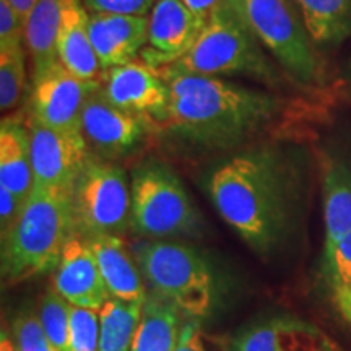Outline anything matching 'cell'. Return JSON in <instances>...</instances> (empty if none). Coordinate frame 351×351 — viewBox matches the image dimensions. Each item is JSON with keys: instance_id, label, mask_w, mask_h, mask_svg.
Instances as JSON below:
<instances>
[{"instance_id": "cell-31", "label": "cell", "mask_w": 351, "mask_h": 351, "mask_svg": "<svg viewBox=\"0 0 351 351\" xmlns=\"http://www.w3.org/2000/svg\"><path fill=\"white\" fill-rule=\"evenodd\" d=\"M23 205V202L16 199L13 192L8 191L7 187L0 186V232H2V236H5L12 230V226L15 225Z\"/></svg>"}, {"instance_id": "cell-7", "label": "cell", "mask_w": 351, "mask_h": 351, "mask_svg": "<svg viewBox=\"0 0 351 351\" xmlns=\"http://www.w3.org/2000/svg\"><path fill=\"white\" fill-rule=\"evenodd\" d=\"M143 278L153 291L181 314L204 319L215 304V280L195 249L173 241H148L137 249Z\"/></svg>"}, {"instance_id": "cell-3", "label": "cell", "mask_w": 351, "mask_h": 351, "mask_svg": "<svg viewBox=\"0 0 351 351\" xmlns=\"http://www.w3.org/2000/svg\"><path fill=\"white\" fill-rule=\"evenodd\" d=\"M163 69L189 75H244L280 93L296 88L226 0L210 15L194 47Z\"/></svg>"}, {"instance_id": "cell-21", "label": "cell", "mask_w": 351, "mask_h": 351, "mask_svg": "<svg viewBox=\"0 0 351 351\" xmlns=\"http://www.w3.org/2000/svg\"><path fill=\"white\" fill-rule=\"evenodd\" d=\"M295 3L320 52L337 49L351 38V0H295Z\"/></svg>"}, {"instance_id": "cell-37", "label": "cell", "mask_w": 351, "mask_h": 351, "mask_svg": "<svg viewBox=\"0 0 351 351\" xmlns=\"http://www.w3.org/2000/svg\"><path fill=\"white\" fill-rule=\"evenodd\" d=\"M345 78H346V83H348V86H350V90H351V57H350V60H348V65H346Z\"/></svg>"}, {"instance_id": "cell-18", "label": "cell", "mask_w": 351, "mask_h": 351, "mask_svg": "<svg viewBox=\"0 0 351 351\" xmlns=\"http://www.w3.org/2000/svg\"><path fill=\"white\" fill-rule=\"evenodd\" d=\"M326 244L351 232V155L326 152L320 161Z\"/></svg>"}, {"instance_id": "cell-12", "label": "cell", "mask_w": 351, "mask_h": 351, "mask_svg": "<svg viewBox=\"0 0 351 351\" xmlns=\"http://www.w3.org/2000/svg\"><path fill=\"white\" fill-rule=\"evenodd\" d=\"M99 88L114 106L152 119L160 129L168 121L171 91L161 72L143 60L104 70Z\"/></svg>"}, {"instance_id": "cell-24", "label": "cell", "mask_w": 351, "mask_h": 351, "mask_svg": "<svg viewBox=\"0 0 351 351\" xmlns=\"http://www.w3.org/2000/svg\"><path fill=\"white\" fill-rule=\"evenodd\" d=\"M143 302L109 298L99 307V351H130Z\"/></svg>"}, {"instance_id": "cell-38", "label": "cell", "mask_w": 351, "mask_h": 351, "mask_svg": "<svg viewBox=\"0 0 351 351\" xmlns=\"http://www.w3.org/2000/svg\"><path fill=\"white\" fill-rule=\"evenodd\" d=\"M54 351H56V350H54Z\"/></svg>"}, {"instance_id": "cell-8", "label": "cell", "mask_w": 351, "mask_h": 351, "mask_svg": "<svg viewBox=\"0 0 351 351\" xmlns=\"http://www.w3.org/2000/svg\"><path fill=\"white\" fill-rule=\"evenodd\" d=\"M77 234L119 236L130 228L132 187L121 165L88 158L70 192Z\"/></svg>"}, {"instance_id": "cell-27", "label": "cell", "mask_w": 351, "mask_h": 351, "mask_svg": "<svg viewBox=\"0 0 351 351\" xmlns=\"http://www.w3.org/2000/svg\"><path fill=\"white\" fill-rule=\"evenodd\" d=\"M322 271L330 288H351V232L332 244H324Z\"/></svg>"}, {"instance_id": "cell-25", "label": "cell", "mask_w": 351, "mask_h": 351, "mask_svg": "<svg viewBox=\"0 0 351 351\" xmlns=\"http://www.w3.org/2000/svg\"><path fill=\"white\" fill-rule=\"evenodd\" d=\"M28 51L25 44L0 49V109L7 114L15 109L23 98L28 73H26Z\"/></svg>"}, {"instance_id": "cell-17", "label": "cell", "mask_w": 351, "mask_h": 351, "mask_svg": "<svg viewBox=\"0 0 351 351\" xmlns=\"http://www.w3.org/2000/svg\"><path fill=\"white\" fill-rule=\"evenodd\" d=\"M90 12L83 0H64L62 19L57 34V59L83 80H99V60L90 38Z\"/></svg>"}, {"instance_id": "cell-30", "label": "cell", "mask_w": 351, "mask_h": 351, "mask_svg": "<svg viewBox=\"0 0 351 351\" xmlns=\"http://www.w3.org/2000/svg\"><path fill=\"white\" fill-rule=\"evenodd\" d=\"M26 26L8 0H0V49L25 44Z\"/></svg>"}, {"instance_id": "cell-36", "label": "cell", "mask_w": 351, "mask_h": 351, "mask_svg": "<svg viewBox=\"0 0 351 351\" xmlns=\"http://www.w3.org/2000/svg\"><path fill=\"white\" fill-rule=\"evenodd\" d=\"M0 351H20L13 337L5 332V328L2 330V339H0Z\"/></svg>"}, {"instance_id": "cell-6", "label": "cell", "mask_w": 351, "mask_h": 351, "mask_svg": "<svg viewBox=\"0 0 351 351\" xmlns=\"http://www.w3.org/2000/svg\"><path fill=\"white\" fill-rule=\"evenodd\" d=\"M130 187V230L135 234L153 241L199 234V210L168 163L143 160L132 171Z\"/></svg>"}, {"instance_id": "cell-14", "label": "cell", "mask_w": 351, "mask_h": 351, "mask_svg": "<svg viewBox=\"0 0 351 351\" xmlns=\"http://www.w3.org/2000/svg\"><path fill=\"white\" fill-rule=\"evenodd\" d=\"M228 351H340L314 324L293 315H274L244 327Z\"/></svg>"}, {"instance_id": "cell-15", "label": "cell", "mask_w": 351, "mask_h": 351, "mask_svg": "<svg viewBox=\"0 0 351 351\" xmlns=\"http://www.w3.org/2000/svg\"><path fill=\"white\" fill-rule=\"evenodd\" d=\"M54 270V289L70 304L99 311L111 298L85 236H70Z\"/></svg>"}, {"instance_id": "cell-20", "label": "cell", "mask_w": 351, "mask_h": 351, "mask_svg": "<svg viewBox=\"0 0 351 351\" xmlns=\"http://www.w3.org/2000/svg\"><path fill=\"white\" fill-rule=\"evenodd\" d=\"M0 186L25 204L34 189L29 132L20 119L3 117L0 124Z\"/></svg>"}, {"instance_id": "cell-5", "label": "cell", "mask_w": 351, "mask_h": 351, "mask_svg": "<svg viewBox=\"0 0 351 351\" xmlns=\"http://www.w3.org/2000/svg\"><path fill=\"white\" fill-rule=\"evenodd\" d=\"M301 91H320L327 83L326 62L295 0H226Z\"/></svg>"}, {"instance_id": "cell-2", "label": "cell", "mask_w": 351, "mask_h": 351, "mask_svg": "<svg viewBox=\"0 0 351 351\" xmlns=\"http://www.w3.org/2000/svg\"><path fill=\"white\" fill-rule=\"evenodd\" d=\"M158 70L171 91L168 121L158 134L192 150H239L282 129L296 114H304L306 101L280 91L257 90L219 77Z\"/></svg>"}, {"instance_id": "cell-32", "label": "cell", "mask_w": 351, "mask_h": 351, "mask_svg": "<svg viewBox=\"0 0 351 351\" xmlns=\"http://www.w3.org/2000/svg\"><path fill=\"white\" fill-rule=\"evenodd\" d=\"M174 351H208L207 346H205L200 328L195 322L182 324Z\"/></svg>"}, {"instance_id": "cell-11", "label": "cell", "mask_w": 351, "mask_h": 351, "mask_svg": "<svg viewBox=\"0 0 351 351\" xmlns=\"http://www.w3.org/2000/svg\"><path fill=\"white\" fill-rule=\"evenodd\" d=\"M99 80H83L57 60L32 80L28 114L57 130L82 134V114Z\"/></svg>"}, {"instance_id": "cell-33", "label": "cell", "mask_w": 351, "mask_h": 351, "mask_svg": "<svg viewBox=\"0 0 351 351\" xmlns=\"http://www.w3.org/2000/svg\"><path fill=\"white\" fill-rule=\"evenodd\" d=\"M332 302L340 317L351 327V288H332Z\"/></svg>"}, {"instance_id": "cell-16", "label": "cell", "mask_w": 351, "mask_h": 351, "mask_svg": "<svg viewBox=\"0 0 351 351\" xmlns=\"http://www.w3.org/2000/svg\"><path fill=\"white\" fill-rule=\"evenodd\" d=\"M88 29L103 72L137 60L148 44V16L90 12Z\"/></svg>"}, {"instance_id": "cell-1", "label": "cell", "mask_w": 351, "mask_h": 351, "mask_svg": "<svg viewBox=\"0 0 351 351\" xmlns=\"http://www.w3.org/2000/svg\"><path fill=\"white\" fill-rule=\"evenodd\" d=\"M213 208L254 252L270 257L304 215L309 160L289 138H263L226 153L204 176Z\"/></svg>"}, {"instance_id": "cell-4", "label": "cell", "mask_w": 351, "mask_h": 351, "mask_svg": "<svg viewBox=\"0 0 351 351\" xmlns=\"http://www.w3.org/2000/svg\"><path fill=\"white\" fill-rule=\"evenodd\" d=\"M75 232L70 195L34 186L12 230L2 236V276L25 282L56 269Z\"/></svg>"}, {"instance_id": "cell-10", "label": "cell", "mask_w": 351, "mask_h": 351, "mask_svg": "<svg viewBox=\"0 0 351 351\" xmlns=\"http://www.w3.org/2000/svg\"><path fill=\"white\" fill-rule=\"evenodd\" d=\"M34 186L69 194L91 156L82 134L57 130L26 114Z\"/></svg>"}, {"instance_id": "cell-28", "label": "cell", "mask_w": 351, "mask_h": 351, "mask_svg": "<svg viewBox=\"0 0 351 351\" xmlns=\"http://www.w3.org/2000/svg\"><path fill=\"white\" fill-rule=\"evenodd\" d=\"M13 340L20 351H54L41 326L39 315L23 313L13 320Z\"/></svg>"}, {"instance_id": "cell-22", "label": "cell", "mask_w": 351, "mask_h": 351, "mask_svg": "<svg viewBox=\"0 0 351 351\" xmlns=\"http://www.w3.org/2000/svg\"><path fill=\"white\" fill-rule=\"evenodd\" d=\"M64 0H38L26 21L25 46L32 62V80L57 60V34L62 19Z\"/></svg>"}, {"instance_id": "cell-23", "label": "cell", "mask_w": 351, "mask_h": 351, "mask_svg": "<svg viewBox=\"0 0 351 351\" xmlns=\"http://www.w3.org/2000/svg\"><path fill=\"white\" fill-rule=\"evenodd\" d=\"M181 327V313L173 304L147 298L130 351H174Z\"/></svg>"}, {"instance_id": "cell-19", "label": "cell", "mask_w": 351, "mask_h": 351, "mask_svg": "<svg viewBox=\"0 0 351 351\" xmlns=\"http://www.w3.org/2000/svg\"><path fill=\"white\" fill-rule=\"evenodd\" d=\"M88 243L111 298L129 302H145L148 296L145 291L143 275L140 267L134 263L124 241L119 236L99 234L88 238Z\"/></svg>"}, {"instance_id": "cell-9", "label": "cell", "mask_w": 351, "mask_h": 351, "mask_svg": "<svg viewBox=\"0 0 351 351\" xmlns=\"http://www.w3.org/2000/svg\"><path fill=\"white\" fill-rule=\"evenodd\" d=\"M153 134H158L155 122L114 106L99 86L88 98L82 114V135L91 156L117 163L134 155Z\"/></svg>"}, {"instance_id": "cell-13", "label": "cell", "mask_w": 351, "mask_h": 351, "mask_svg": "<svg viewBox=\"0 0 351 351\" xmlns=\"http://www.w3.org/2000/svg\"><path fill=\"white\" fill-rule=\"evenodd\" d=\"M205 25L184 0H156L148 15V44L140 60L155 69L176 64L194 47Z\"/></svg>"}, {"instance_id": "cell-26", "label": "cell", "mask_w": 351, "mask_h": 351, "mask_svg": "<svg viewBox=\"0 0 351 351\" xmlns=\"http://www.w3.org/2000/svg\"><path fill=\"white\" fill-rule=\"evenodd\" d=\"M70 302L64 300L56 289L47 293L39 304V320L46 332L47 340L56 351H70Z\"/></svg>"}, {"instance_id": "cell-34", "label": "cell", "mask_w": 351, "mask_h": 351, "mask_svg": "<svg viewBox=\"0 0 351 351\" xmlns=\"http://www.w3.org/2000/svg\"><path fill=\"white\" fill-rule=\"evenodd\" d=\"M223 2H225V0H184V3L205 21H208L210 15H212Z\"/></svg>"}, {"instance_id": "cell-35", "label": "cell", "mask_w": 351, "mask_h": 351, "mask_svg": "<svg viewBox=\"0 0 351 351\" xmlns=\"http://www.w3.org/2000/svg\"><path fill=\"white\" fill-rule=\"evenodd\" d=\"M38 0H8V3L13 7V10L19 13V16L26 26L29 15H32L34 5H36Z\"/></svg>"}, {"instance_id": "cell-29", "label": "cell", "mask_w": 351, "mask_h": 351, "mask_svg": "<svg viewBox=\"0 0 351 351\" xmlns=\"http://www.w3.org/2000/svg\"><path fill=\"white\" fill-rule=\"evenodd\" d=\"M91 13H116V15H150L156 0H83Z\"/></svg>"}]
</instances>
